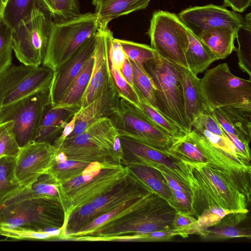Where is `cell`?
Here are the masks:
<instances>
[{
    "label": "cell",
    "instance_id": "1",
    "mask_svg": "<svg viewBox=\"0 0 251 251\" xmlns=\"http://www.w3.org/2000/svg\"><path fill=\"white\" fill-rule=\"evenodd\" d=\"M192 193L193 216L218 206L230 211H249L251 172L229 169L209 163L179 160Z\"/></svg>",
    "mask_w": 251,
    "mask_h": 251
},
{
    "label": "cell",
    "instance_id": "38",
    "mask_svg": "<svg viewBox=\"0 0 251 251\" xmlns=\"http://www.w3.org/2000/svg\"><path fill=\"white\" fill-rule=\"evenodd\" d=\"M137 93L140 99L139 108L157 126L176 140L182 138L188 133L181 127L164 116L138 92Z\"/></svg>",
    "mask_w": 251,
    "mask_h": 251
},
{
    "label": "cell",
    "instance_id": "54",
    "mask_svg": "<svg viewBox=\"0 0 251 251\" xmlns=\"http://www.w3.org/2000/svg\"><path fill=\"white\" fill-rule=\"evenodd\" d=\"M8 0H0V16H2L3 12Z\"/></svg>",
    "mask_w": 251,
    "mask_h": 251
},
{
    "label": "cell",
    "instance_id": "50",
    "mask_svg": "<svg viewBox=\"0 0 251 251\" xmlns=\"http://www.w3.org/2000/svg\"><path fill=\"white\" fill-rule=\"evenodd\" d=\"M126 56L116 38H112L109 51V61L117 69L120 70Z\"/></svg>",
    "mask_w": 251,
    "mask_h": 251
},
{
    "label": "cell",
    "instance_id": "51",
    "mask_svg": "<svg viewBox=\"0 0 251 251\" xmlns=\"http://www.w3.org/2000/svg\"><path fill=\"white\" fill-rule=\"evenodd\" d=\"M224 130V129H223ZM226 136L233 144L236 151L242 158L251 161V153L249 144L243 142L237 137L226 132L224 130Z\"/></svg>",
    "mask_w": 251,
    "mask_h": 251
},
{
    "label": "cell",
    "instance_id": "42",
    "mask_svg": "<svg viewBox=\"0 0 251 251\" xmlns=\"http://www.w3.org/2000/svg\"><path fill=\"white\" fill-rule=\"evenodd\" d=\"M200 235L204 240H218L237 237L251 238V232L250 228L216 224L202 230Z\"/></svg>",
    "mask_w": 251,
    "mask_h": 251
},
{
    "label": "cell",
    "instance_id": "44",
    "mask_svg": "<svg viewBox=\"0 0 251 251\" xmlns=\"http://www.w3.org/2000/svg\"><path fill=\"white\" fill-rule=\"evenodd\" d=\"M133 70V83L135 89L155 108V87L147 73L143 71L134 62L130 61Z\"/></svg>",
    "mask_w": 251,
    "mask_h": 251
},
{
    "label": "cell",
    "instance_id": "26",
    "mask_svg": "<svg viewBox=\"0 0 251 251\" xmlns=\"http://www.w3.org/2000/svg\"><path fill=\"white\" fill-rule=\"evenodd\" d=\"M125 167L150 190L167 201L174 208V201L171 191L160 171L143 164H130Z\"/></svg>",
    "mask_w": 251,
    "mask_h": 251
},
{
    "label": "cell",
    "instance_id": "20",
    "mask_svg": "<svg viewBox=\"0 0 251 251\" xmlns=\"http://www.w3.org/2000/svg\"><path fill=\"white\" fill-rule=\"evenodd\" d=\"M212 112L225 131L249 144L251 139V102L218 107Z\"/></svg>",
    "mask_w": 251,
    "mask_h": 251
},
{
    "label": "cell",
    "instance_id": "2",
    "mask_svg": "<svg viewBox=\"0 0 251 251\" xmlns=\"http://www.w3.org/2000/svg\"><path fill=\"white\" fill-rule=\"evenodd\" d=\"M176 212L167 201L152 193L131 211L74 241H141L146 234L173 228Z\"/></svg>",
    "mask_w": 251,
    "mask_h": 251
},
{
    "label": "cell",
    "instance_id": "23",
    "mask_svg": "<svg viewBox=\"0 0 251 251\" xmlns=\"http://www.w3.org/2000/svg\"><path fill=\"white\" fill-rule=\"evenodd\" d=\"M77 111L72 108L53 107L49 103L44 109L33 141L52 145Z\"/></svg>",
    "mask_w": 251,
    "mask_h": 251
},
{
    "label": "cell",
    "instance_id": "32",
    "mask_svg": "<svg viewBox=\"0 0 251 251\" xmlns=\"http://www.w3.org/2000/svg\"><path fill=\"white\" fill-rule=\"evenodd\" d=\"M168 151L176 160L212 163L200 149L190 132L176 140L171 146Z\"/></svg>",
    "mask_w": 251,
    "mask_h": 251
},
{
    "label": "cell",
    "instance_id": "34",
    "mask_svg": "<svg viewBox=\"0 0 251 251\" xmlns=\"http://www.w3.org/2000/svg\"><path fill=\"white\" fill-rule=\"evenodd\" d=\"M147 196L130 201L112 209L107 213L100 216L88 224L80 231L76 233L67 236L64 240L74 241L75 239L78 237L86 235L95 231L104 225L124 215L135 208Z\"/></svg>",
    "mask_w": 251,
    "mask_h": 251
},
{
    "label": "cell",
    "instance_id": "11",
    "mask_svg": "<svg viewBox=\"0 0 251 251\" xmlns=\"http://www.w3.org/2000/svg\"><path fill=\"white\" fill-rule=\"evenodd\" d=\"M49 90L38 91L0 108V126L9 122V130L20 148L33 141L50 103Z\"/></svg>",
    "mask_w": 251,
    "mask_h": 251
},
{
    "label": "cell",
    "instance_id": "43",
    "mask_svg": "<svg viewBox=\"0 0 251 251\" xmlns=\"http://www.w3.org/2000/svg\"><path fill=\"white\" fill-rule=\"evenodd\" d=\"M12 30L0 16V74L12 65Z\"/></svg>",
    "mask_w": 251,
    "mask_h": 251
},
{
    "label": "cell",
    "instance_id": "49",
    "mask_svg": "<svg viewBox=\"0 0 251 251\" xmlns=\"http://www.w3.org/2000/svg\"><path fill=\"white\" fill-rule=\"evenodd\" d=\"M196 218L180 211H176L172 227L174 229H182L186 232L188 235L193 234L192 225L196 222Z\"/></svg>",
    "mask_w": 251,
    "mask_h": 251
},
{
    "label": "cell",
    "instance_id": "7",
    "mask_svg": "<svg viewBox=\"0 0 251 251\" xmlns=\"http://www.w3.org/2000/svg\"><path fill=\"white\" fill-rule=\"evenodd\" d=\"M64 223L60 203L51 200L31 199L0 205V227H24L49 231L62 229Z\"/></svg>",
    "mask_w": 251,
    "mask_h": 251
},
{
    "label": "cell",
    "instance_id": "21",
    "mask_svg": "<svg viewBox=\"0 0 251 251\" xmlns=\"http://www.w3.org/2000/svg\"><path fill=\"white\" fill-rule=\"evenodd\" d=\"M118 95V92L113 82L100 97L86 107L80 109L75 115L74 129L67 138L79 135L101 118H108Z\"/></svg>",
    "mask_w": 251,
    "mask_h": 251
},
{
    "label": "cell",
    "instance_id": "31",
    "mask_svg": "<svg viewBox=\"0 0 251 251\" xmlns=\"http://www.w3.org/2000/svg\"><path fill=\"white\" fill-rule=\"evenodd\" d=\"M16 157L0 158V205L16 195L23 188L15 174Z\"/></svg>",
    "mask_w": 251,
    "mask_h": 251
},
{
    "label": "cell",
    "instance_id": "48",
    "mask_svg": "<svg viewBox=\"0 0 251 251\" xmlns=\"http://www.w3.org/2000/svg\"><path fill=\"white\" fill-rule=\"evenodd\" d=\"M176 236L185 238L189 235L183 230L171 228L157 230L146 234L143 236L141 241H168Z\"/></svg>",
    "mask_w": 251,
    "mask_h": 251
},
{
    "label": "cell",
    "instance_id": "39",
    "mask_svg": "<svg viewBox=\"0 0 251 251\" xmlns=\"http://www.w3.org/2000/svg\"><path fill=\"white\" fill-rule=\"evenodd\" d=\"M121 45L126 57L134 62L143 71L147 73L144 63L152 59L156 53L151 47L126 40L116 39Z\"/></svg>",
    "mask_w": 251,
    "mask_h": 251
},
{
    "label": "cell",
    "instance_id": "13",
    "mask_svg": "<svg viewBox=\"0 0 251 251\" xmlns=\"http://www.w3.org/2000/svg\"><path fill=\"white\" fill-rule=\"evenodd\" d=\"M53 71L45 66L12 65L0 74V108L50 89Z\"/></svg>",
    "mask_w": 251,
    "mask_h": 251
},
{
    "label": "cell",
    "instance_id": "47",
    "mask_svg": "<svg viewBox=\"0 0 251 251\" xmlns=\"http://www.w3.org/2000/svg\"><path fill=\"white\" fill-rule=\"evenodd\" d=\"M8 123L5 131L0 137V158L4 156L16 157L20 149L9 130Z\"/></svg>",
    "mask_w": 251,
    "mask_h": 251
},
{
    "label": "cell",
    "instance_id": "46",
    "mask_svg": "<svg viewBox=\"0 0 251 251\" xmlns=\"http://www.w3.org/2000/svg\"><path fill=\"white\" fill-rule=\"evenodd\" d=\"M234 212L218 206H215L205 209L196 219V224L200 233L207 228L217 224L225 215Z\"/></svg>",
    "mask_w": 251,
    "mask_h": 251
},
{
    "label": "cell",
    "instance_id": "45",
    "mask_svg": "<svg viewBox=\"0 0 251 251\" xmlns=\"http://www.w3.org/2000/svg\"><path fill=\"white\" fill-rule=\"evenodd\" d=\"M109 65L113 81L118 93L139 107L140 99L136 90L127 82L120 70L116 68L110 61Z\"/></svg>",
    "mask_w": 251,
    "mask_h": 251
},
{
    "label": "cell",
    "instance_id": "5",
    "mask_svg": "<svg viewBox=\"0 0 251 251\" xmlns=\"http://www.w3.org/2000/svg\"><path fill=\"white\" fill-rule=\"evenodd\" d=\"M118 135L111 120L104 117L89 126L79 135L66 138L55 149L63 152L69 159L99 162L105 166L120 165L121 161L114 148Z\"/></svg>",
    "mask_w": 251,
    "mask_h": 251
},
{
    "label": "cell",
    "instance_id": "19",
    "mask_svg": "<svg viewBox=\"0 0 251 251\" xmlns=\"http://www.w3.org/2000/svg\"><path fill=\"white\" fill-rule=\"evenodd\" d=\"M152 193L128 171L126 176L91 203L100 216L130 201Z\"/></svg>",
    "mask_w": 251,
    "mask_h": 251
},
{
    "label": "cell",
    "instance_id": "33",
    "mask_svg": "<svg viewBox=\"0 0 251 251\" xmlns=\"http://www.w3.org/2000/svg\"><path fill=\"white\" fill-rule=\"evenodd\" d=\"M41 8L48 12L53 22H64L80 14L77 0H37Z\"/></svg>",
    "mask_w": 251,
    "mask_h": 251
},
{
    "label": "cell",
    "instance_id": "27",
    "mask_svg": "<svg viewBox=\"0 0 251 251\" xmlns=\"http://www.w3.org/2000/svg\"><path fill=\"white\" fill-rule=\"evenodd\" d=\"M236 30L230 27L221 26L203 31L198 37L216 56L218 60L225 59L233 51Z\"/></svg>",
    "mask_w": 251,
    "mask_h": 251
},
{
    "label": "cell",
    "instance_id": "52",
    "mask_svg": "<svg viewBox=\"0 0 251 251\" xmlns=\"http://www.w3.org/2000/svg\"><path fill=\"white\" fill-rule=\"evenodd\" d=\"M251 0H224L226 6L231 7L235 12H243L251 6Z\"/></svg>",
    "mask_w": 251,
    "mask_h": 251
},
{
    "label": "cell",
    "instance_id": "16",
    "mask_svg": "<svg viewBox=\"0 0 251 251\" xmlns=\"http://www.w3.org/2000/svg\"><path fill=\"white\" fill-rule=\"evenodd\" d=\"M56 152L52 145L31 141L20 148L16 157L15 174L21 187L27 188L48 172Z\"/></svg>",
    "mask_w": 251,
    "mask_h": 251
},
{
    "label": "cell",
    "instance_id": "36",
    "mask_svg": "<svg viewBox=\"0 0 251 251\" xmlns=\"http://www.w3.org/2000/svg\"><path fill=\"white\" fill-rule=\"evenodd\" d=\"M245 23L236 31L238 48H236L238 64L243 72L247 73L251 78V15L247 14Z\"/></svg>",
    "mask_w": 251,
    "mask_h": 251
},
{
    "label": "cell",
    "instance_id": "56",
    "mask_svg": "<svg viewBox=\"0 0 251 251\" xmlns=\"http://www.w3.org/2000/svg\"></svg>",
    "mask_w": 251,
    "mask_h": 251
},
{
    "label": "cell",
    "instance_id": "3",
    "mask_svg": "<svg viewBox=\"0 0 251 251\" xmlns=\"http://www.w3.org/2000/svg\"><path fill=\"white\" fill-rule=\"evenodd\" d=\"M127 173L122 165L105 167L100 163L92 162L80 176L60 183L64 224L74 211L104 194Z\"/></svg>",
    "mask_w": 251,
    "mask_h": 251
},
{
    "label": "cell",
    "instance_id": "10",
    "mask_svg": "<svg viewBox=\"0 0 251 251\" xmlns=\"http://www.w3.org/2000/svg\"><path fill=\"white\" fill-rule=\"evenodd\" d=\"M151 47L162 58L188 68L185 52L189 45L187 29L175 13L158 10L153 13L147 32Z\"/></svg>",
    "mask_w": 251,
    "mask_h": 251
},
{
    "label": "cell",
    "instance_id": "37",
    "mask_svg": "<svg viewBox=\"0 0 251 251\" xmlns=\"http://www.w3.org/2000/svg\"><path fill=\"white\" fill-rule=\"evenodd\" d=\"M91 163L69 159L67 158L61 161L56 160L54 158L48 172L59 183L65 182L82 175Z\"/></svg>",
    "mask_w": 251,
    "mask_h": 251
},
{
    "label": "cell",
    "instance_id": "6",
    "mask_svg": "<svg viewBox=\"0 0 251 251\" xmlns=\"http://www.w3.org/2000/svg\"><path fill=\"white\" fill-rule=\"evenodd\" d=\"M99 28L95 13L80 14L64 22H52L42 65L54 71L68 60Z\"/></svg>",
    "mask_w": 251,
    "mask_h": 251
},
{
    "label": "cell",
    "instance_id": "22",
    "mask_svg": "<svg viewBox=\"0 0 251 251\" xmlns=\"http://www.w3.org/2000/svg\"><path fill=\"white\" fill-rule=\"evenodd\" d=\"M177 66L183 87L186 117L192 127L193 122L197 117L203 114L211 113L213 110L203 96L197 75L188 68Z\"/></svg>",
    "mask_w": 251,
    "mask_h": 251
},
{
    "label": "cell",
    "instance_id": "29",
    "mask_svg": "<svg viewBox=\"0 0 251 251\" xmlns=\"http://www.w3.org/2000/svg\"><path fill=\"white\" fill-rule=\"evenodd\" d=\"M94 53L85 61L58 103L53 107L79 110L83 95L90 81L94 63Z\"/></svg>",
    "mask_w": 251,
    "mask_h": 251
},
{
    "label": "cell",
    "instance_id": "35",
    "mask_svg": "<svg viewBox=\"0 0 251 251\" xmlns=\"http://www.w3.org/2000/svg\"><path fill=\"white\" fill-rule=\"evenodd\" d=\"M100 216L91 202L83 205L70 215L62 228L59 239L77 233Z\"/></svg>",
    "mask_w": 251,
    "mask_h": 251
},
{
    "label": "cell",
    "instance_id": "12",
    "mask_svg": "<svg viewBox=\"0 0 251 251\" xmlns=\"http://www.w3.org/2000/svg\"><path fill=\"white\" fill-rule=\"evenodd\" d=\"M203 96L213 110L227 105L251 102V80L239 77L223 63L206 71L200 78Z\"/></svg>",
    "mask_w": 251,
    "mask_h": 251
},
{
    "label": "cell",
    "instance_id": "30",
    "mask_svg": "<svg viewBox=\"0 0 251 251\" xmlns=\"http://www.w3.org/2000/svg\"><path fill=\"white\" fill-rule=\"evenodd\" d=\"M189 45L185 52L188 69L195 75L203 73L215 61L216 56L200 39L188 29Z\"/></svg>",
    "mask_w": 251,
    "mask_h": 251
},
{
    "label": "cell",
    "instance_id": "18",
    "mask_svg": "<svg viewBox=\"0 0 251 251\" xmlns=\"http://www.w3.org/2000/svg\"><path fill=\"white\" fill-rule=\"evenodd\" d=\"M97 38V33L85 42L68 60L53 71L49 90L50 101L52 106L58 103L85 61L94 53Z\"/></svg>",
    "mask_w": 251,
    "mask_h": 251
},
{
    "label": "cell",
    "instance_id": "53",
    "mask_svg": "<svg viewBox=\"0 0 251 251\" xmlns=\"http://www.w3.org/2000/svg\"><path fill=\"white\" fill-rule=\"evenodd\" d=\"M120 71L127 82L134 88L133 74L130 61L126 57Z\"/></svg>",
    "mask_w": 251,
    "mask_h": 251
},
{
    "label": "cell",
    "instance_id": "8",
    "mask_svg": "<svg viewBox=\"0 0 251 251\" xmlns=\"http://www.w3.org/2000/svg\"><path fill=\"white\" fill-rule=\"evenodd\" d=\"M108 118L119 135L131 138L158 150L168 151L177 140L119 93Z\"/></svg>",
    "mask_w": 251,
    "mask_h": 251
},
{
    "label": "cell",
    "instance_id": "25",
    "mask_svg": "<svg viewBox=\"0 0 251 251\" xmlns=\"http://www.w3.org/2000/svg\"><path fill=\"white\" fill-rule=\"evenodd\" d=\"M192 129L204 137L215 147L243 158L238 155L233 144L225 135L213 112L203 114L197 117L192 124Z\"/></svg>",
    "mask_w": 251,
    "mask_h": 251
},
{
    "label": "cell",
    "instance_id": "15",
    "mask_svg": "<svg viewBox=\"0 0 251 251\" xmlns=\"http://www.w3.org/2000/svg\"><path fill=\"white\" fill-rule=\"evenodd\" d=\"M178 17L197 38L203 31L213 27H230L236 31L245 23L244 17L239 13L212 4L187 8Z\"/></svg>",
    "mask_w": 251,
    "mask_h": 251
},
{
    "label": "cell",
    "instance_id": "14",
    "mask_svg": "<svg viewBox=\"0 0 251 251\" xmlns=\"http://www.w3.org/2000/svg\"><path fill=\"white\" fill-rule=\"evenodd\" d=\"M122 156L121 164H143L152 167L160 166L167 169L171 176L190 187L186 174L179 168L177 161L168 151L158 150L128 137L120 136Z\"/></svg>",
    "mask_w": 251,
    "mask_h": 251
},
{
    "label": "cell",
    "instance_id": "4",
    "mask_svg": "<svg viewBox=\"0 0 251 251\" xmlns=\"http://www.w3.org/2000/svg\"><path fill=\"white\" fill-rule=\"evenodd\" d=\"M144 65L155 87L156 109L189 132L192 127L186 117L183 87L177 65L156 53L154 57Z\"/></svg>",
    "mask_w": 251,
    "mask_h": 251
},
{
    "label": "cell",
    "instance_id": "41",
    "mask_svg": "<svg viewBox=\"0 0 251 251\" xmlns=\"http://www.w3.org/2000/svg\"><path fill=\"white\" fill-rule=\"evenodd\" d=\"M61 230L45 231L24 227L12 228L0 227V235L18 240H50L59 239Z\"/></svg>",
    "mask_w": 251,
    "mask_h": 251
},
{
    "label": "cell",
    "instance_id": "55",
    "mask_svg": "<svg viewBox=\"0 0 251 251\" xmlns=\"http://www.w3.org/2000/svg\"><path fill=\"white\" fill-rule=\"evenodd\" d=\"M8 123H6L0 126V137L5 131Z\"/></svg>",
    "mask_w": 251,
    "mask_h": 251
},
{
    "label": "cell",
    "instance_id": "17",
    "mask_svg": "<svg viewBox=\"0 0 251 251\" xmlns=\"http://www.w3.org/2000/svg\"><path fill=\"white\" fill-rule=\"evenodd\" d=\"M113 37V32L108 26L99 28L91 75L83 95L80 109L100 97L113 82L109 60L110 42Z\"/></svg>",
    "mask_w": 251,
    "mask_h": 251
},
{
    "label": "cell",
    "instance_id": "40",
    "mask_svg": "<svg viewBox=\"0 0 251 251\" xmlns=\"http://www.w3.org/2000/svg\"><path fill=\"white\" fill-rule=\"evenodd\" d=\"M36 6L40 7L37 0H8L2 18L13 29Z\"/></svg>",
    "mask_w": 251,
    "mask_h": 251
},
{
    "label": "cell",
    "instance_id": "24",
    "mask_svg": "<svg viewBox=\"0 0 251 251\" xmlns=\"http://www.w3.org/2000/svg\"><path fill=\"white\" fill-rule=\"evenodd\" d=\"M151 0H92L99 28L108 26L112 20L146 9Z\"/></svg>",
    "mask_w": 251,
    "mask_h": 251
},
{
    "label": "cell",
    "instance_id": "9",
    "mask_svg": "<svg viewBox=\"0 0 251 251\" xmlns=\"http://www.w3.org/2000/svg\"><path fill=\"white\" fill-rule=\"evenodd\" d=\"M52 22L48 12L36 6L13 28L12 49L21 63L34 66L42 64Z\"/></svg>",
    "mask_w": 251,
    "mask_h": 251
},
{
    "label": "cell",
    "instance_id": "28",
    "mask_svg": "<svg viewBox=\"0 0 251 251\" xmlns=\"http://www.w3.org/2000/svg\"><path fill=\"white\" fill-rule=\"evenodd\" d=\"M59 188L60 183L48 172L41 175L30 186L22 189L6 202L31 199H44L60 203Z\"/></svg>",
    "mask_w": 251,
    "mask_h": 251
}]
</instances>
